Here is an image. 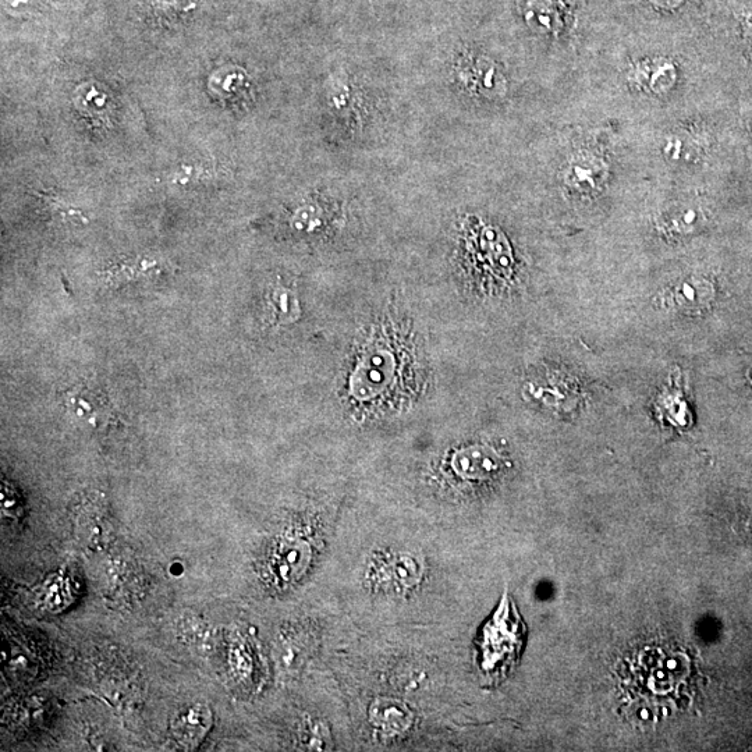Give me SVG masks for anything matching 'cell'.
Listing matches in <instances>:
<instances>
[{
    "instance_id": "cell-1",
    "label": "cell",
    "mask_w": 752,
    "mask_h": 752,
    "mask_svg": "<svg viewBox=\"0 0 752 752\" xmlns=\"http://www.w3.org/2000/svg\"><path fill=\"white\" fill-rule=\"evenodd\" d=\"M634 687L645 698H666L677 693L691 673V661L681 652L647 649L633 663Z\"/></svg>"
},
{
    "instance_id": "cell-2",
    "label": "cell",
    "mask_w": 752,
    "mask_h": 752,
    "mask_svg": "<svg viewBox=\"0 0 752 752\" xmlns=\"http://www.w3.org/2000/svg\"><path fill=\"white\" fill-rule=\"evenodd\" d=\"M424 574L421 560L411 553H399L376 567L375 583L385 590L403 591L415 587Z\"/></svg>"
},
{
    "instance_id": "cell-3",
    "label": "cell",
    "mask_w": 752,
    "mask_h": 752,
    "mask_svg": "<svg viewBox=\"0 0 752 752\" xmlns=\"http://www.w3.org/2000/svg\"><path fill=\"white\" fill-rule=\"evenodd\" d=\"M211 725V709L204 704H193L177 712L172 719L170 732L179 746L193 750L207 736Z\"/></svg>"
},
{
    "instance_id": "cell-4",
    "label": "cell",
    "mask_w": 752,
    "mask_h": 752,
    "mask_svg": "<svg viewBox=\"0 0 752 752\" xmlns=\"http://www.w3.org/2000/svg\"><path fill=\"white\" fill-rule=\"evenodd\" d=\"M715 299V289L709 280L691 276L677 283L670 294L673 305L686 314L697 315L711 308Z\"/></svg>"
},
{
    "instance_id": "cell-5",
    "label": "cell",
    "mask_w": 752,
    "mask_h": 752,
    "mask_svg": "<svg viewBox=\"0 0 752 752\" xmlns=\"http://www.w3.org/2000/svg\"><path fill=\"white\" fill-rule=\"evenodd\" d=\"M372 725L378 727L386 736H396L409 730L413 715L407 705L393 698H379L370 709Z\"/></svg>"
},
{
    "instance_id": "cell-6",
    "label": "cell",
    "mask_w": 752,
    "mask_h": 752,
    "mask_svg": "<svg viewBox=\"0 0 752 752\" xmlns=\"http://www.w3.org/2000/svg\"><path fill=\"white\" fill-rule=\"evenodd\" d=\"M502 460L498 453L488 448H474L460 453L456 460V471L468 480H487L498 473Z\"/></svg>"
},
{
    "instance_id": "cell-7",
    "label": "cell",
    "mask_w": 752,
    "mask_h": 752,
    "mask_svg": "<svg viewBox=\"0 0 752 752\" xmlns=\"http://www.w3.org/2000/svg\"><path fill=\"white\" fill-rule=\"evenodd\" d=\"M661 399L663 409L661 411H663V417L668 420L669 424L676 428L688 427V420L691 421V417L688 414L687 403L684 402L683 397L677 395V393L673 395V393L666 392Z\"/></svg>"
},
{
    "instance_id": "cell-8",
    "label": "cell",
    "mask_w": 752,
    "mask_h": 752,
    "mask_svg": "<svg viewBox=\"0 0 752 752\" xmlns=\"http://www.w3.org/2000/svg\"><path fill=\"white\" fill-rule=\"evenodd\" d=\"M698 216L695 214L694 211H688L683 212L681 215L675 216V219H673V226H675V230H691V227L697 223Z\"/></svg>"
},
{
    "instance_id": "cell-9",
    "label": "cell",
    "mask_w": 752,
    "mask_h": 752,
    "mask_svg": "<svg viewBox=\"0 0 752 752\" xmlns=\"http://www.w3.org/2000/svg\"><path fill=\"white\" fill-rule=\"evenodd\" d=\"M651 2L661 7H676L679 6L683 0H651Z\"/></svg>"
},
{
    "instance_id": "cell-10",
    "label": "cell",
    "mask_w": 752,
    "mask_h": 752,
    "mask_svg": "<svg viewBox=\"0 0 752 752\" xmlns=\"http://www.w3.org/2000/svg\"><path fill=\"white\" fill-rule=\"evenodd\" d=\"M744 24H746L747 35L752 41V13L747 14Z\"/></svg>"
}]
</instances>
